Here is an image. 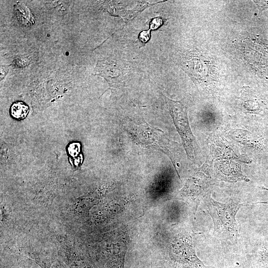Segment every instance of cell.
<instances>
[{"instance_id": "7c38bea8", "label": "cell", "mask_w": 268, "mask_h": 268, "mask_svg": "<svg viewBox=\"0 0 268 268\" xmlns=\"http://www.w3.org/2000/svg\"><path fill=\"white\" fill-rule=\"evenodd\" d=\"M150 30L149 29L148 30H143L140 32L138 35L139 41L143 43L147 42L150 38Z\"/></svg>"}, {"instance_id": "8992f818", "label": "cell", "mask_w": 268, "mask_h": 268, "mask_svg": "<svg viewBox=\"0 0 268 268\" xmlns=\"http://www.w3.org/2000/svg\"><path fill=\"white\" fill-rule=\"evenodd\" d=\"M183 61L181 63L183 68L195 82L206 84L212 79L211 64L203 55L191 52L184 57Z\"/></svg>"}, {"instance_id": "8fae6325", "label": "cell", "mask_w": 268, "mask_h": 268, "mask_svg": "<svg viewBox=\"0 0 268 268\" xmlns=\"http://www.w3.org/2000/svg\"><path fill=\"white\" fill-rule=\"evenodd\" d=\"M163 20L161 17H154L151 19L149 23V30H156L160 27L163 24Z\"/></svg>"}, {"instance_id": "52a82bcc", "label": "cell", "mask_w": 268, "mask_h": 268, "mask_svg": "<svg viewBox=\"0 0 268 268\" xmlns=\"http://www.w3.org/2000/svg\"><path fill=\"white\" fill-rule=\"evenodd\" d=\"M94 74L104 77L111 88L122 86L125 73L116 63L108 61L99 62L94 70Z\"/></svg>"}, {"instance_id": "ba28073f", "label": "cell", "mask_w": 268, "mask_h": 268, "mask_svg": "<svg viewBox=\"0 0 268 268\" xmlns=\"http://www.w3.org/2000/svg\"><path fill=\"white\" fill-rule=\"evenodd\" d=\"M14 9L17 19L21 23L29 25L34 22L29 9L24 4L17 2L14 5Z\"/></svg>"}, {"instance_id": "9c48e42d", "label": "cell", "mask_w": 268, "mask_h": 268, "mask_svg": "<svg viewBox=\"0 0 268 268\" xmlns=\"http://www.w3.org/2000/svg\"><path fill=\"white\" fill-rule=\"evenodd\" d=\"M27 105L21 102H17L12 104L11 107V114L16 120L24 119L29 112Z\"/></svg>"}, {"instance_id": "30bf717a", "label": "cell", "mask_w": 268, "mask_h": 268, "mask_svg": "<svg viewBox=\"0 0 268 268\" xmlns=\"http://www.w3.org/2000/svg\"><path fill=\"white\" fill-rule=\"evenodd\" d=\"M258 261L263 265L268 267V244L261 248L259 253Z\"/></svg>"}, {"instance_id": "7a4b0ae2", "label": "cell", "mask_w": 268, "mask_h": 268, "mask_svg": "<svg viewBox=\"0 0 268 268\" xmlns=\"http://www.w3.org/2000/svg\"><path fill=\"white\" fill-rule=\"evenodd\" d=\"M129 122L126 128L138 144L144 147L157 149L164 152L170 157L174 164V158L171 150L172 144L162 130L151 127L144 122Z\"/></svg>"}, {"instance_id": "5b68a950", "label": "cell", "mask_w": 268, "mask_h": 268, "mask_svg": "<svg viewBox=\"0 0 268 268\" xmlns=\"http://www.w3.org/2000/svg\"><path fill=\"white\" fill-rule=\"evenodd\" d=\"M175 242L170 252L174 268H205L196 255L190 238L181 237Z\"/></svg>"}, {"instance_id": "277c9868", "label": "cell", "mask_w": 268, "mask_h": 268, "mask_svg": "<svg viewBox=\"0 0 268 268\" xmlns=\"http://www.w3.org/2000/svg\"><path fill=\"white\" fill-rule=\"evenodd\" d=\"M163 96L187 156L192 160L195 156L197 143L190 127L187 107L180 101L172 100Z\"/></svg>"}, {"instance_id": "3957f363", "label": "cell", "mask_w": 268, "mask_h": 268, "mask_svg": "<svg viewBox=\"0 0 268 268\" xmlns=\"http://www.w3.org/2000/svg\"><path fill=\"white\" fill-rule=\"evenodd\" d=\"M238 43V48L247 63L260 77L268 79V42L257 35Z\"/></svg>"}, {"instance_id": "4fadbf2b", "label": "cell", "mask_w": 268, "mask_h": 268, "mask_svg": "<svg viewBox=\"0 0 268 268\" xmlns=\"http://www.w3.org/2000/svg\"><path fill=\"white\" fill-rule=\"evenodd\" d=\"M260 12L268 9V0H254Z\"/></svg>"}, {"instance_id": "6da1fadb", "label": "cell", "mask_w": 268, "mask_h": 268, "mask_svg": "<svg viewBox=\"0 0 268 268\" xmlns=\"http://www.w3.org/2000/svg\"><path fill=\"white\" fill-rule=\"evenodd\" d=\"M205 202L207 211L213 220L214 231L230 238H237L238 232L235 216L244 204L234 202L221 203L209 196L206 198Z\"/></svg>"}]
</instances>
